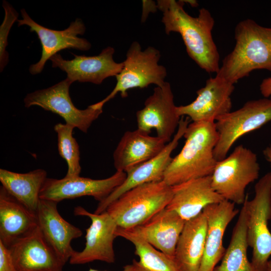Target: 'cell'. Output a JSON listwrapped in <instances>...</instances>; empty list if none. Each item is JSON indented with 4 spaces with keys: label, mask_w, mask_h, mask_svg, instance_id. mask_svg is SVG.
Returning <instances> with one entry per match:
<instances>
[{
    "label": "cell",
    "mask_w": 271,
    "mask_h": 271,
    "mask_svg": "<svg viewBox=\"0 0 271 271\" xmlns=\"http://www.w3.org/2000/svg\"><path fill=\"white\" fill-rule=\"evenodd\" d=\"M157 4L163 13L166 33H179L189 57L207 72L217 73L220 68L219 54L212 37L215 22L210 12L203 8L194 17L185 11L182 1H158Z\"/></svg>",
    "instance_id": "obj_1"
},
{
    "label": "cell",
    "mask_w": 271,
    "mask_h": 271,
    "mask_svg": "<svg viewBox=\"0 0 271 271\" xmlns=\"http://www.w3.org/2000/svg\"><path fill=\"white\" fill-rule=\"evenodd\" d=\"M183 137L184 146L164 173L163 181L170 186L211 176L217 162L213 153L218 139L215 121L192 122Z\"/></svg>",
    "instance_id": "obj_2"
},
{
    "label": "cell",
    "mask_w": 271,
    "mask_h": 271,
    "mask_svg": "<svg viewBox=\"0 0 271 271\" xmlns=\"http://www.w3.org/2000/svg\"><path fill=\"white\" fill-rule=\"evenodd\" d=\"M235 40L216 74L234 84L255 70L271 72V28L247 19L236 26Z\"/></svg>",
    "instance_id": "obj_3"
},
{
    "label": "cell",
    "mask_w": 271,
    "mask_h": 271,
    "mask_svg": "<svg viewBox=\"0 0 271 271\" xmlns=\"http://www.w3.org/2000/svg\"><path fill=\"white\" fill-rule=\"evenodd\" d=\"M173 196L172 187L164 181L146 183L122 194L106 211L118 227L129 229L145 222L166 208Z\"/></svg>",
    "instance_id": "obj_4"
},
{
    "label": "cell",
    "mask_w": 271,
    "mask_h": 271,
    "mask_svg": "<svg viewBox=\"0 0 271 271\" xmlns=\"http://www.w3.org/2000/svg\"><path fill=\"white\" fill-rule=\"evenodd\" d=\"M254 196L245 207L247 241L252 249L251 263L256 271H268L271 255V232L268 223L271 219V172L263 175L255 184Z\"/></svg>",
    "instance_id": "obj_5"
},
{
    "label": "cell",
    "mask_w": 271,
    "mask_h": 271,
    "mask_svg": "<svg viewBox=\"0 0 271 271\" xmlns=\"http://www.w3.org/2000/svg\"><path fill=\"white\" fill-rule=\"evenodd\" d=\"M161 53L159 50L149 46L142 50L140 44L133 42L129 47L121 71L115 76L116 83L112 91L102 100L92 104L102 109L105 103L120 93L122 98L127 96L130 89L147 87L151 84L161 86L167 75L166 68L159 64Z\"/></svg>",
    "instance_id": "obj_6"
},
{
    "label": "cell",
    "mask_w": 271,
    "mask_h": 271,
    "mask_svg": "<svg viewBox=\"0 0 271 271\" xmlns=\"http://www.w3.org/2000/svg\"><path fill=\"white\" fill-rule=\"evenodd\" d=\"M259 170L257 155L239 145L228 157L217 161L211 175L212 186L224 200L243 205L245 189L258 179Z\"/></svg>",
    "instance_id": "obj_7"
},
{
    "label": "cell",
    "mask_w": 271,
    "mask_h": 271,
    "mask_svg": "<svg viewBox=\"0 0 271 271\" xmlns=\"http://www.w3.org/2000/svg\"><path fill=\"white\" fill-rule=\"evenodd\" d=\"M270 121L271 100L264 97L247 101L240 108L218 117L215 121L218 134L215 159L219 161L225 158L238 139Z\"/></svg>",
    "instance_id": "obj_8"
},
{
    "label": "cell",
    "mask_w": 271,
    "mask_h": 271,
    "mask_svg": "<svg viewBox=\"0 0 271 271\" xmlns=\"http://www.w3.org/2000/svg\"><path fill=\"white\" fill-rule=\"evenodd\" d=\"M72 83L66 77L52 86L28 94L24 100L25 106L28 108L37 105L56 113L65 120L66 123L86 133L102 113V109L95 108L92 104L83 110L76 108L69 94Z\"/></svg>",
    "instance_id": "obj_9"
},
{
    "label": "cell",
    "mask_w": 271,
    "mask_h": 271,
    "mask_svg": "<svg viewBox=\"0 0 271 271\" xmlns=\"http://www.w3.org/2000/svg\"><path fill=\"white\" fill-rule=\"evenodd\" d=\"M74 214L88 217L91 224L86 229L84 248L81 251L74 250L69 263L83 264L95 260L114 263L113 241L118 226L113 218L106 211L99 214L91 213L81 206L74 208Z\"/></svg>",
    "instance_id": "obj_10"
},
{
    "label": "cell",
    "mask_w": 271,
    "mask_h": 271,
    "mask_svg": "<svg viewBox=\"0 0 271 271\" xmlns=\"http://www.w3.org/2000/svg\"><path fill=\"white\" fill-rule=\"evenodd\" d=\"M21 13L22 19L17 20L18 26H28L31 32L36 33L42 46L40 59L36 63L31 65L29 68V72L32 75L40 73L46 62L62 50L74 49L88 51L91 47L88 41L77 37L78 35H83L86 30L84 23L79 18L72 22L67 29L57 31L38 24L32 19L24 9L21 10Z\"/></svg>",
    "instance_id": "obj_11"
},
{
    "label": "cell",
    "mask_w": 271,
    "mask_h": 271,
    "mask_svg": "<svg viewBox=\"0 0 271 271\" xmlns=\"http://www.w3.org/2000/svg\"><path fill=\"white\" fill-rule=\"evenodd\" d=\"M190 121L188 117L185 118L181 117L176 133L163 150L155 157L126 172V177L123 182L107 198L98 203L94 213L99 214L105 211L112 202L134 187L163 180L164 173L172 160L171 154L183 137Z\"/></svg>",
    "instance_id": "obj_12"
},
{
    "label": "cell",
    "mask_w": 271,
    "mask_h": 271,
    "mask_svg": "<svg viewBox=\"0 0 271 271\" xmlns=\"http://www.w3.org/2000/svg\"><path fill=\"white\" fill-rule=\"evenodd\" d=\"M126 177L124 172L116 171L103 179L79 176L61 179L47 178L40 193V199L59 202L64 199L92 196L101 202L107 198Z\"/></svg>",
    "instance_id": "obj_13"
},
{
    "label": "cell",
    "mask_w": 271,
    "mask_h": 271,
    "mask_svg": "<svg viewBox=\"0 0 271 271\" xmlns=\"http://www.w3.org/2000/svg\"><path fill=\"white\" fill-rule=\"evenodd\" d=\"M176 106L170 83L166 82L161 86H156L146 100L144 107L136 113L138 128L148 134L155 129L157 136L168 143L181 119Z\"/></svg>",
    "instance_id": "obj_14"
},
{
    "label": "cell",
    "mask_w": 271,
    "mask_h": 271,
    "mask_svg": "<svg viewBox=\"0 0 271 271\" xmlns=\"http://www.w3.org/2000/svg\"><path fill=\"white\" fill-rule=\"evenodd\" d=\"M234 84L216 74L208 79L205 85L197 92V97L190 103L176 106L180 116H187L192 122L215 121L232 108L231 95Z\"/></svg>",
    "instance_id": "obj_15"
},
{
    "label": "cell",
    "mask_w": 271,
    "mask_h": 271,
    "mask_svg": "<svg viewBox=\"0 0 271 271\" xmlns=\"http://www.w3.org/2000/svg\"><path fill=\"white\" fill-rule=\"evenodd\" d=\"M115 50L111 47L103 49L97 55L87 56L72 54L74 58L65 60L59 54L53 55L50 60L52 67L59 68L67 74L72 82H90L101 84L106 78L116 76L121 70L123 63L114 61Z\"/></svg>",
    "instance_id": "obj_16"
},
{
    "label": "cell",
    "mask_w": 271,
    "mask_h": 271,
    "mask_svg": "<svg viewBox=\"0 0 271 271\" xmlns=\"http://www.w3.org/2000/svg\"><path fill=\"white\" fill-rule=\"evenodd\" d=\"M9 248L16 271H62L65 264L38 226Z\"/></svg>",
    "instance_id": "obj_17"
},
{
    "label": "cell",
    "mask_w": 271,
    "mask_h": 271,
    "mask_svg": "<svg viewBox=\"0 0 271 271\" xmlns=\"http://www.w3.org/2000/svg\"><path fill=\"white\" fill-rule=\"evenodd\" d=\"M58 202L40 199L36 213L38 226L44 238L65 264L74 252L73 239L82 235V231L60 214Z\"/></svg>",
    "instance_id": "obj_18"
},
{
    "label": "cell",
    "mask_w": 271,
    "mask_h": 271,
    "mask_svg": "<svg viewBox=\"0 0 271 271\" xmlns=\"http://www.w3.org/2000/svg\"><path fill=\"white\" fill-rule=\"evenodd\" d=\"M235 204L224 200L206 206L203 210L207 219L204 250L198 271H213L226 249L223 238L227 226L238 213Z\"/></svg>",
    "instance_id": "obj_19"
},
{
    "label": "cell",
    "mask_w": 271,
    "mask_h": 271,
    "mask_svg": "<svg viewBox=\"0 0 271 271\" xmlns=\"http://www.w3.org/2000/svg\"><path fill=\"white\" fill-rule=\"evenodd\" d=\"M186 222L166 207L144 223L127 230L175 259L177 242Z\"/></svg>",
    "instance_id": "obj_20"
},
{
    "label": "cell",
    "mask_w": 271,
    "mask_h": 271,
    "mask_svg": "<svg viewBox=\"0 0 271 271\" xmlns=\"http://www.w3.org/2000/svg\"><path fill=\"white\" fill-rule=\"evenodd\" d=\"M172 187L173 196L167 207L177 212L186 221L198 215L208 205L224 200L213 189L211 175Z\"/></svg>",
    "instance_id": "obj_21"
},
{
    "label": "cell",
    "mask_w": 271,
    "mask_h": 271,
    "mask_svg": "<svg viewBox=\"0 0 271 271\" xmlns=\"http://www.w3.org/2000/svg\"><path fill=\"white\" fill-rule=\"evenodd\" d=\"M167 144L164 140L151 136L138 128L127 131L114 151V168L116 171L126 173L158 155Z\"/></svg>",
    "instance_id": "obj_22"
},
{
    "label": "cell",
    "mask_w": 271,
    "mask_h": 271,
    "mask_svg": "<svg viewBox=\"0 0 271 271\" xmlns=\"http://www.w3.org/2000/svg\"><path fill=\"white\" fill-rule=\"evenodd\" d=\"M38 226L36 214L0 188V241L9 247Z\"/></svg>",
    "instance_id": "obj_23"
},
{
    "label": "cell",
    "mask_w": 271,
    "mask_h": 271,
    "mask_svg": "<svg viewBox=\"0 0 271 271\" xmlns=\"http://www.w3.org/2000/svg\"><path fill=\"white\" fill-rule=\"evenodd\" d=\"M207 227V217L203 211L186 222L177 242L174 257L181 271H198Z\"/></svg>",
    "instance_id": "obj_24"
},
{
    "label": "cell",
    "mask_w": 271,
    "mask_h": 271,
    "mask_svg": "<svg viewBox=\"0 0 271 271\" xmlns=\"http://www.w3.org/2000/svg\"><path fill=\"white\" fill-rule=\"evenodd\" d=\"M47 178V172L42 169L26 173L0 169V181L2 187L35 214L40 200L41 190Z\"/></svg>",
    "instance_id": "obj_25"
},
{
    "label": "cell",
    "mask_w": 271,
    "mask_h": 271,
    "mask_svg": "<svg viewBox=\"0 0 271 271\" xmlns=\"http://www.w3.org/2000/svg\"><path fill=\"white\" fill-rule=\"evenodd\" d=\"M117 237L130 241L139 260L132 261L133 271H181L175 259L157 249L127 229L117 227Z\"/></svg>",
    "instance_id": "obj_26"
},
{
    "label": "cell",
    "mask_w": 271,
    "mask_h": 271,
    "mask_svg": "<svg viewBox=\"0 0 271 271\" xmlns=\"http://www.w3.org/2000/svg\"><path fill=\"white\" fill-rule=\"evenodd\" d=\"M246 218L243 205L233 228L229 244L213 271H256L247 255Z\"/></svg>",
    "instance_id": "obj_27"
},
{
    "label": "cell",
    "mask_w": 271,
    "mask_h": 271,
    "mask_svg": "<svg viewBox=\"0 0 271 271\" xmlns=\"http://www.w3.org/2000/svg\"><path fill=\"white\" fill-rule=\"evenodd\" d=\"M74 128L69 124L61 123L56 124L54 128L57 134L59 154L67 164L66 177L79 176L81 172L79 147L72 136Z\"/></svg>",
    "instance_id": "obj_28"
},
{
    "label": "cell",
    "mask_w": 271,
    "mask_h": 271,
    "mask_svg": "<svg viewBox=\"0 0 271 271\" xmlns=\"http://www.w3.org/2000/svg\"><path fill=\"white\" fill-rule=\"evenodd\" d=\"M3 7L5 15L0 27V70L2 72L9 61V54L6 51L8 37L10 30L15 21H17L19 14L15 9L7 1H4Z\"/></svg>",
    "instance_id": "obj_29"
},
{
    "label": "cell",
    "mask_w": 271,
    "mask_h": 271,
    "mask_svg": "<svg viewBox=\"0 0 271 271\" xmlns=\"http://www.w3.org/2000/svg\"><path fill=\"white\" fill-rule=\"evenodd\" d=\"M0 271H16L9 248L1 241Z\"/></svg>",
    "instance_id": "obj_30"
},
{
    "label": "cell",
    "mask_w": 271,
    "mask_h": 271,
    "mask_svg": "<svg viewBox=\"0 0 271 271\" xmlns=\"http://www.w3.org/2000/svg\"><path fill=\"white\" fill-rule=\"evenodd\" d=\"M260 93L264 98L271 100V77L264 78L259 86Z\"/></svg>",
    "instance_id": "obj_31"
},
{
    "label": "cell",
    "mask_w": 271,
    "mask_h": 271,
    "mask_svg": "<svg viewBox=\"0 0 271 271\" xmlns=\"http://www.w3.org/2000/svg\"><path fill=\"white\" fill-rule=\"evenodd\" d=\"M143 14L142 17V22L145 21L147 15L150 12H155L158 9L157 4L153 1H143Z\"/></svg>",
    "instance_id": "obj_32"
},
{
    "label": "cell",
    "mask_w": 271,
    "mask_h": 271,
    "mask_svg": "<svg viewBox=\"0 0 271 271\" xmlns=\"http://www.w3.org/2000/svg\"><path fill=\"white\" fill-rule=\"evenodd\" d=\"M263 153L265 159L271 164V146L266 147Z\"/></svg>",
    "instance_id": "obj_33"
},
{
    "label": "cell",
    "mask_w": 271,
    "mask_h": 271,
    "mask_svg": "<svg viewBox=\"0 0 271 271\" xmlns=\"http://www.w3.org/2000/svg\"><path fill=\"white\" fill-rule=\"evenodd\" d=\"M88 271H107V270H99L92 268H90ZM121 271H133V266L132 263L127 264L123 267Z\"/></svg>",
    "instance_id": "obj_34"
},
{
    "label": "cell",
    "mask_w": 271,
    "mask_h": 271,
    "mask_svg": "<svg viewBox=\"0 0 271 271\" xmlns=\"http://www.w3.org/2000/svg\"><path fill=\"white\" fill-rule=\"evenodd\" d=\"M184 3H187L192 7H197L198 6V3L196 1L190 0V1H182Z\"/></svg>",
    "instance_id": "obj_35"
},
{
    "label": "cell",
    "mask_w": 271,
    "mask_h": 271,
    "mask_svg": "<svg viewBox=\"0 0 271 271\" xmlns=\"http://www.w3.org/2000/svg\"><path fill=\"white\" fill-rule=\"evenodd\" d=\"M268 271H271V260L268 263Z\"/></svg>",
    "instance_id": "obj_36"
}]
</instances>
